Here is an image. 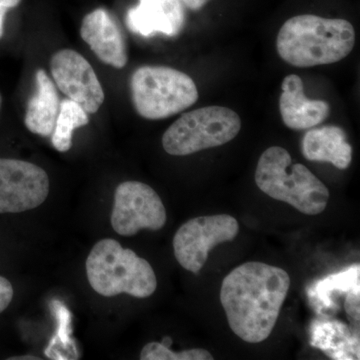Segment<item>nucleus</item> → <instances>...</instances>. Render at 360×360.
Masks as SVG:
<instances>
[{
    "mask_svg": "<svg viewBox=\"0 0 360 360\" xmlns=\"http://www.w3.org/2000/svg\"><path fill=\"white\" fill-rule=\"evenodd\" d=\"M290 288V277L281 267L251 262L227 274L220 302L231 330L245 342L269 338Z\"/></svg>",
    "mask_w": 360,
    "mask_h": 360,
    "instance_id": "f257e3e1",
    "label": "nucleus"
},
{
    "mask_svg": "<svg viewBox=\"0 0 360 360\" xmlns=\"http://www.w3.org/2000/svg\"><path fill=\"white\" fill-rule=\"evenodd\" d=\"M354 45L355 30L349 21L312 14L290 18L276 39L281 58L302 68L338 63L350 54Z\"/></svg>",
    "mask_w": 360,
    "mask_h": 360,
    "instance_id": "f03ea898",
    "label": "nucleus"
},
{
    "mask_svg": "<svg viewBox=\"0 0 360 360\" xmlns=\"http://www.w3.org/2000/svg\"><path fill=\"white\" fill-rule=\"evenodd\" d=\"M255 179L262 193L303 214H319L328 206V187L302 163L293 165L290 153L281 146H271L260 155Z\"/></svg>",
    "mask_w": 360,
    "mask_h": 360,
    "instance_id": "7ed1b4c3",
    "label": "nucleus"
},
{
    "mask_svg": "<svg viewBox=\"0 0 360 360\" xmlns=\"http://www.w3.org/2000/svg\"><path fill=\"white\" fill-rule=\"evenodd\" d=\"M86 274L92 290L105 297L127 293L146 298L158 288L155 270L148 260L111 238L98 241L90 251Z\"/></svg>",
    "mask_w": 360,
    "mask_h": 360,
    "instance_id": "20e7f679",
    "label": "nucleus"
},
{
    "mask_svg": "<svg viewBox=\"0 0 360 360\" xmlns=\"http://www.w3.org/2000/svg\"><path fill=\"white\" fill-rule=\"evenodd\" d=\"M132 103L146 120H165L182 112L198 101L193 78L168 66L146 65L130 78Z\"/></svg>",
    "mask_w": 360,
    "mask_h": 360,
    "instance_id": "39448f33",
    "label": "nucleus"
},
{
    "mask_svg": "<svg viewBox=\"0 0 360 360\" xmlns=\"http://www.w3.org/2000/svg\"><path fill=\"white\" fill-rule=\"evenodd\" d=\"M241 120L236 111L212 105L184 113L168 127L162 146L168 155L186 156L214 148L236 139Z\"/></svg>",
    "mask_w": 360,
    "mask_h": 360,
    "instance_id": "423d86ee",
    "label": "nucleus"
},
{
    "mask_svg": "<svg viewBox=\"0 0 360 360\" xmlns=\"http://www.w3.org/2000/svg\"><path fill=\"white\" fill-rule=\"evenodd\" d=\"M238 220L229 214L210 215L188 220L180 226L174 238L175 258L184 269L200 274L210 250L238 236Z\"/></svg>",
    "mask_w": 360,
    "mask_h": 360,
    "instance_id": "0eeeda50",
    "label": "nucleus"
},
{
    "mask_svg": "<svg viewBox=\"0 0 360 360\" xmlns=\"http://www.w3.org/2000/svg\"><path fill=\"white\" fill-rule=\"evenodd\" d=\"M167 210L153 187L124 181L116 188L111 225L116 233L134 236L141 229L160 231L167 224Z\"/></svg>",
    "mask_w": 360,
    "mask_h": 360,
    "instance_id": "6e6552de",
    "label": "nucleus"
},
{
    "mask_svg": "<svg viewBox=\"0 0 360 360\" xmlns=\"http://www.w3.org/2000/svg\"><path fill=\"white\" fill-rule=\"evenodd\" d=\"M49 194V175L34 163L0 158V213L39 207Z\"/></svg>",
    "mask_w": 360,
    "mask_h": 360,
    "instance_id": "1a4fd4ad",
    "label": "nucleus"
},
{
    "mask_svg": "<svg viewBox=\"0 0 360 360\" xmlns=\"http://www.w3.org/2000/svg\"><path fill=\"white\" fill-rule=\"evenodd\" d=\"M51 70L53 82L68 99L94 115L103 105L104 91L96 71L82 54L73 49H61L52 56Z\"/></svg>",
    "mask_w": 360,
    "mask_h": 360,
    "instance_id": "9d476101",
    "label": "nucleus"
},
{
    "mask_svg": "<svg viewBox=\"0 0 360 360\" xmlns=\"http://www.w3.org/2000/svg\"><path fill=\"white\" fill-rule=\"evenodd\" d=\"M80 37L105 65L117 70L127 65L129 56L122 30L105 9L97 8L84 16Z\"/></svg>",
    "mask_w": 360,
    "mask_h": 360,
    "instance_id": "9b49d317",
    "label": "nucleus"
},
{
    "mask_svg": "<svg viewBox=\"0 0 360 360\" xmlns=\"http://www.w3.org/2000/svg\"><path fill=\"white\" fill-rule=\"evenodd\" d=\"M186 13L180 0H139L127 14L130 32L143 37L156 33L174 37L181 32Z\"/></svg>",
    "mask_w": 360,
    "mask_h": 360,
    "instance_id": "f8f14e48",
    "label": "nucleus"
},
{
    "mask_svg": "<svg viewBox=\"0 0 360 360\" xmlns=\"http://www.w3.org/2000/svg\"><path fill=\"white\" fill-rule=\"evenodd\" d=\"M279 110L285 127L307 130L321 124L330 115V105L324 101H314L304 94L302 78L290 75L281 85Z\"/></svg>",
    "mask_w": 360,
    "mask_h": 360,
    "instance_id": "ddd939ff",
    "label": "nucleus"
},
{
    "mask_svg": "<svg viewBox=\"0 0 360 360\" xmlns=\"http://www.w3.org/2000/svg\"><path fill=\"white\" fill-rule=\"evenodd\" d=\"M302 151L307 160L330 163L341 170L349 167L352 160L347 132L335 125L309 129L302 139Z\"/></svg>",
    "mask_w": 360,
    "mask_h": 360,
    "instance_id": "4468645a",
    "label": "nucleus"
},
{
    "mask_svg": "<svg viewBox=\"0 0 360 360\" xmlns=\"http://www.w3.org/2000/svg\"><path fill=\"white\" fill-rule=\"evenodd\" d=\"M310 345L330 359H359V333L340 321H315L310 326Z\"/></svg>",
    "mask_w": 360,
    "mask_h": 360,
    "instance_id": "2eb2a0df",
    "label": "nucleus"
},
{
    "mask_svg": "<svg viewBox=\"0 0 360 360\" xmlns=\"http://www.w3.org/2000/svg\"><path fill=\"white\" fill-rule=\"evenodd\" d=\"M35 84L37 92L28 101L25 124L32 134L51 136L60 106L58 90L44 70L35 73Z\"/></svg>",
    "mask_w": 360,
    "mask_h": 360,
    "instance_id": "dca6fc26",
    "label": "nucleus"
},
{
    "mask_svg": "<svg viewBox=\"0 0 360 360\" xmlns=\"http://www.w3.org/2000/svg\"><path fill=\"white\" fill-rule=\"evenodd\" d=\"M359 265L349 267L340 274L329 276L316 283L310 288L307 295L310 300L314 302L319 314L326 310L335 309L333 302V296L335 295H347L354 288H360L359 285Z\"/></svg>",
    "mask_w": 360,
    "mask_h": 360,
    "instance_id": "f3484780",
    "label": "nucleus"
},
{
    "mask_svg": "<svg viewBox=\"0 0 360 360\" xmlns=\"http://www.w3.org/2000/svg\"><path fill=\"white\" fill-rule=\"evenodd\" d=\"M89 123V113L79 104L71 99H63L59 106L56 127L51 134L52 146L59 153L70 150L72 146L73 131Z\"/></svg>",
    "mask_w": 360,
    "mask_h": 360,
    "instance_id": "a211bd4d",
    "label": "nucleus"
},
{
    "mask_svg": "<svg viewBox=\"0 0 360 360\" xmlns=\"http://www.w3.org/2000/svg\"><path fill=\"white\" fill-rule=\"evenodd\" d=\"M141 360H212V354L202 348L174 352L160 342H149L141 352Z\"/></svg>",
    "mask_w": 360,
    "mask_h": 360,
    "instance_id": "6ab92c4d",
    "label": "nucleus"
},
{
    "mask_svg": "<svg viewBox=\"0 0 360 360\" xmlns=\"http://www.w3.org/2000/svg\"><path fill=\"white\" fill-rule=\"evenodd\" d=\"M360 288H354L347 295L345 302V311L354 328H359L360 321Z\"/></svg>",
    "mask_w": 360,
    "mask_h": 360,
    "instance_id": "aec40b11",
    "label": "nucleus"
},
{
    "mask_svg": "<svg viewBox=\"0 0 360 360\" xmlns=\"http://www.w3.org/2000/svg\"><path fill=\"white\" fill-rule=\"evenodd\" d=\"M13 293V284L9 283L6 277L0 276V314L11 304Z\"/></svg>",
    "mask_w": 360,
    "mask_h": 360,
    "instance_id": "412c9836",
    "label": "nucleus"
},
{
    "mask_svg": "<svg viewBox=\"0 0 360 360\" xmlns=\"http://www.w3.org/2000/svg\"><path fill=\"white\" fill-rule=\"evenodd\" d=\"M21 0H0V39L4 35V23L6 13L9 9L20 6Z\"/></svg>",
    "mask_w": 360,
    "mask_h": 360,
    "instance_id": "4be33fe9",
    "label": "nucleus"
},
{
    "mask_svg": "<svg viewBox=\"0 0 360 360\" xmlns=\"http://www.w3.org/2000/svg\"><path fill=\"white\" fill-rule=\"evenodd\" d=\"M186 7L191 11H200L203 6H205L210 0H180Z\"/></svg>",
    "mask_w": 360,
    "mask_h": 360,
    "instance_id": "5701e85b",
    "label": "nucleus"
},
{
    "mask_svg": "<svg viewBox=\"0 0 360 360\" xmlns=\"http://www.w3.org/2000/svg\"><path fill=\"white\" fill-rule=\"evenodd\" d=\"M0 104H1V96H0Z\"/></svg>",
    "mask_w": 360,
    "mask_h": 360,
    "instance_id": "b1692460",
    "label": "nucleus"
}]
</instances>
